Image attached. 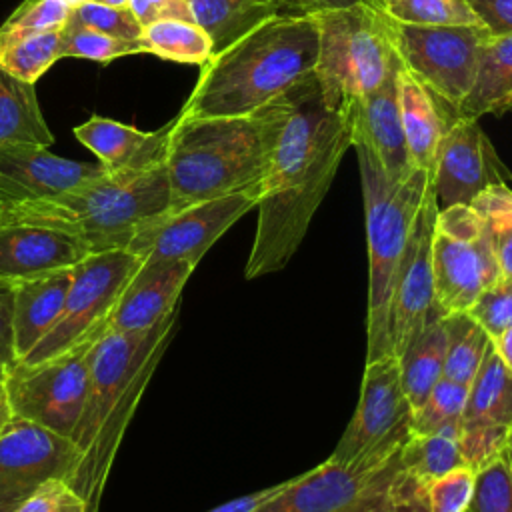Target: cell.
Returning <instances> with one entry per match:
<instances>
[{
    "label": "cell",
    "instance_id": "obj_1",
    "mask_svg": "<svg viewBox=\"0 0 512 512\" xmlns=\"http://www.w3.org/2000/svg\"><path fill=\"white\" fill-rule=\"evenodd\" d=\"M284 98V120L260 180L256 234L244 268L248 280L290 262L352 146L344 116L326 106L314 74Z\"/></svg>",
    "mask_w": 512,
    "mask_h": 512
},
{
    "label": "cell",
    "instance_id": "obj_2",
    "mask_svg": "<svg viewBox=\"0 0 512 512\" xmlns=\"http://www.w3.org/2000/svg\"><path fill=\"white\" fill-rule=\"evenodd\" d=\"M178 310L148 330H106L90 356L86 400L72 434L78 464L68 484L98 512L136 406L176 330Z\"/></svg>",
    "mask_w": 512,
    "mask_h": 512
},
{
    "label": "cell",
    "instance_id": "obj_3",
    "mask_svg": "<svg viewBox=\"0 0 512 512\" xmlns=\"http://www.w3.org/2000/svg\"><path fill=\"white\" fill-rule=\"evenodd\" d=\"M318 24L314 14L286 12L214 52L176 116L252 114L314 74Z\"/></svg>",
    "mask_w": 512,
    "mask_h": 512
},
{
    "label": "cell",
    "instance_id": "obj_4",
    "mask_svg": "<svg viewBox=\"0 0 512 512\" xmlns=\"http://www.w3.org/2000/svg\"><path fill=\"white\" fill-rule=\"evenodd\" d=\"M284 94L244 116H176L166 154L170 208L260 186L284 120Z\"/></svg>",
    "mask_w": 512,
    "mask_h": 512
},
{
    "label": "cell",
    "instance_id": "obj_5",
    "mask_svg": "<svg viewBox=\"0 0 512 512\" xmlns=\"http://www.w3.org/2000/svg\"><path fill=\"white\" fill-rule=\"evenodd\" d=\"M170 208L166 162L146 170H104L58 196L2 210V222L50 226L78 236L90 252L126 250L136 230Z\"/></svg>",
    "mask_w": 512,
    "mask_h": 512
},
{
    "label": "cell",
    "instance_id": "obj_6",
    "mask_svg": "<svg viewBox=\"0 0 512 512\" xmlns=\"http://www.w3.org/2000/svg\"><path fill=\"white\" fill-rule=\"evenodd\" d=\"M358 156L366 240H368V314H366V362L390 354L388 308L396 272L418 222V216L434 194L432 172L412 168L408 174L390 178L360 146Z\"/></svg>",
    "mask_w": 512,
    "mask_h": 512
},
{
    "label": "cell",
    "instance_id": "obj_7",
    "mask_svg": "<svg viewBox=\"0 0 512 512\" xmlns=\"http://www.w3.org/2000/svg\"><path fill=\"white\" fill-rule=\"evenodd\" d=\"M312 14L318 24L314 78L328 108L340 112L400 68L392 22L368 0Z\"/></svg>",
    "mask_w": 512,
    "mask_h": 512
},
{
    "label": "cell",
    "instance_id": "obj_8",
    "mask_svg": "<svg viewBox=\"0 0 512 512\" xmlns=\"http://www.w3.org/2000/svg\"><path fill=\"white\" fill-rule=\"evenodd\" d=\"M256 512H428L426 486L408 476L400 452L350 466L328 456L316 468L282 482Z\"/></svg>",
    "mask_w": 512,
    "mask_h": 512
},
{
    "label": "cell",
    "instance_id": "obj_9",
    "mask_svg": "<svg viewBox=\"0 0 512 512\" xmlns=\"http://www.w3.org/2000/svg\"><path fill=\"white\" fill-rule=\"evenodd\" d=\"M140 264L142 258L130 250L92 252L78 262L72 268L60 318L40 344L18 362L36 364L102 336L124 286Z\"/></svg>",
    "mask_w": 512,
    "mask_h": 512
},
{
    "label": "cell",
    "instance_id": "obj_10",
    "mask_svg": "<svg viewBox=\"0 0 512 512\" xmlns=\"http://www.w3.org/2000/svg\"><path fill=\"white\" fill-rule=\"evenodd\" d=\"M434 306L438 316L468 312L476 298L500 278L482 218L472 206L438 210L432 236Z\"/></svg>",
    "mask_w": 512,
    "mask_h": 512
},
{
    "label": "cell",
    "instance_id": "obj_11",
    "mask_svg": "<svg viewBox=\"0 0 512 512\" xmlns=\"http://www.w3.org/2000/svg\"><path fill=\"white\" fill-rule=\"evenodd\" d=\"M98 340L100 336L36 364L16 362L8 368L4 390L12 416L72 440L86 400L90 356Z\"/></svg>",
    "mask_w": 512,
    "mask_h": 512
},
{
    "label": "cell",
    "instance_id": "obj_12",
    "mask_svg": "<svg viewBox=\"0 0 512 512\" xmlns=\"http://www.w3.org/2000/svg\"><path fill=\"white\" fill-rule=\"evenodd\" d=\"M412 434V406L392 354L366 362L356 410L330 458L350 466L392 458Z\"/></svg>",
    "mask_w": 512,
    "mask_h": 512
},
{
    "label": "cell",
    "instance_id": "obj_13",
    "mask_svg": "<svg viewBox=\"0 0 512 512\" xmlns=\"http://www.w3.org/2000/svg\"><path fill=\"white\" fill-rule=\"evenodd\" d=\"M488 36L490 30L484 24L412 26L392 22L394 50L402 68L454 114L472 88L480 48Z\"/></svg>",
    "mask_w": 512,
    "mask_h": 512
},
{
    "label": "cell",
    "instance_id": "obj_14",
    "mask_svg": "<svg viewBox=\"0 0 512 512\" xmlns=\"http://www.w3.org/2000/svg\"><path fill=\"white\" fill-rule=\"evenodd\" d=\"M260 186L200 200L146 220L128 248L142 260H186L198 266L214 242L256 208Z\"/></svg>",
    "mask_w": 512,
    "mask_h": 512
},
{
    "label": "cell",
    "instance_id": "obj_15",
    "mask_svg": "<svg viewBox=\"0 0 512 512\" xmlns=\"http://www.w3.org/2000/svg\"><path fill=\"white\" fill-rule=\"evenodd\" d=\"M76 464L72 440L12 418L0 434V512H16L52 478L68 482Z\"/></svg>",
    "mask_w": 512,
    "mask_h": 512
},
{
    "label": "cell",
    "instance_id": "obj_16",
    "mask_svg": "<svg viewBox=\"0 0 512 512\" xmlns=\"http://www.w3.org/2000/svg\"><path fill=\"white\" fill-rule=\"evenodd\" d=\"M510 180V170L480 122L454 114L440 140L432 172L438 208L470 206L484 190Z\"/></svg>",
    "mask_w": 512,
    "mask_h": 512
},
{
    "label": "cell",
    "instance_id": "obj_17",
    "mask_svg": "<svg viewBox=\"0 0 512 512\" xmlns=\"http://www.w3.org/2000/svg\"><path fill=\"white\" fill-rule=\"evenodd\" d=\"M438 210L436 194H432L418 216L394 278L388 308V340L390 354L396 358L412 344L430 320L438 318L432 274V236Z\"/></svg>",
    "mask_w": 512,
    "mask_h": 512
},
{
    "label": "cell",
    "instance_id": "obj_18",
    "mask_svg": "<svg viewBox=\"0 0 512 512\" xmlns=\"http://www.w3.org/2000/svg\"><path fill=\"white\" fill-rule=\"evenodd\" d=\"M512 430V374L498 358L494 346L486 354L460 422V448L466 466L476 472L494 460Z\"/></svg>",
    "mask_w": 512,
    "mask_h": 512
},
{
    "label": "cell",
    "instance_id": "obj_19",
    "mask_svg": "<svg viewBox=\"0 0 512 512\" xmlns=\"http://www.w3.org/2000/svg\"><path fill=\"white\" fill-rule=\"evenodd\" d=\"M106 168L100 162H78L38 146L0 150V208H12L58 196Z\"/></svg>",
    "mask_w": 512,
    "mask_h": 512
},
{
    "label": "cell",
    "instance_id": "obj_20",
    "mask_svg": "<svg viewBox=\"0 0 512 512\" xmlns=\"http://www.w3.org/2000/svg\"><path fill=\"white\" fill-rule=\"evenodd\" d=\"M340 114L348 124L352 146H364L390 178L404 176L414 168L400 118L398 70L370 94L346 104Z\"/></svg>",
    "mask_w": 512,
    "mask_h": 512
},
{
    "label": "cell",
    "instance_id": "obj_21",
    "mask_svg": "<svg viewBox=\"0 0 512 512\" xmlns=\"http://www.w3.org/2000/svg\"><path fill=\"white\" fill-rule=\"evenodd\" d=\"M88 254L90 248L70 232L24 222L0 224V280L12 286L74 268Z\"/></svg>",
    "mask_w": 512,
    "mask_h": 512
},
{
    "label": "cell",
    "instance_id": "obj_22",
    "mask_svg": "<svg viewBox=\"0 0 512 512\" xmlns=\"http://www.w3.org/2000/svg\"><path fill=\"white\" fill-rule=\"evenodd\" d=\"M196 264L186 260H142L124 286L106 330H148L178 310L180 294Z\"/></svg>",
    "mask_w": 512,
    "mask_h": 512
},
{
    "label": "cell",
    "instance_id": "obj_23",
    "mask_svg": "<svg viewBox=\"0 0 512 512\" xmlns=\"http://www.w3.org/2000/svg\"><path fill=\"white\" fill-rule=\"evenodd\" d=\"M172 126L174 118L154 132H144L130 124L94 114L74 128V136L106 170H146L166 162Z\"/></svg>",
    "mask_w": 512,
    "mask_h": 512
},
{
    "label": "cell",
    "instance_id": "obj_24",
    "mask_svg": "<svg viewBox=\"0 0 512 512\" xmlns=\"http://www.w3.org/2000/svg\"><path fill=\"white\" fill-rule=\"evenodd\" d=\"M72 282V268L56 270L14 284L12 338L16 358L30 354L62 314Z\"/></svg>",
    "mask_w": 512,
    "mask_h": 512
},
{
    "label": "cell",
    "instance_id": "obj_25",
    "mask_svg": "<svg viewBox=\"0 0 512 512\" xmlns=\"http://www.w3.org/2000/svg\"><path fill=\"white\" fill-rule=\"evenodd\" d=\"M398 104L412 166L434 172L438 146L454 110L404 70L402 64L398 68Z\"/></svg>",
    "mask_w": 512,
    "mask_h": 512
},
{
    "label": "cell",
    "instance_id": "obj_26",
    "mask_svg": "<svg viewBox=\"0 0 512 512\" xmlns=\"http://www.w3.org/2000/svg\"><path fill=\"white\" fill-rule=\"evenodd\" d=\"M512 106V32L490 34L480 48L478 68L470 92L456 116H500Z\"/></svg>",
    "mask_w": 512,
    "mask_h": 512
},
{
    "label": "cell",
    "instance_id": "obj_27",
    "mask_svg": "<svg viewBox=\"0 0 512 512\" xmlns=\"http://www.w3.org/2000/svg\"><path fill=\"white\" fill-rule=\"evenodd\" d=\"M194 22L210 36L214 52L260 26L262 22L292 12L286 0H186ZM212 52V54H214Z\"/></svg>",
    "mask_w": 512,
    "mask_h": 512
},
{
    "label": "cell",
    "instance_id": "obj_28",
    "mask_svg": "<svg viewBox=\"0 0 512 512\" xmlns=\"http://www.w3.org/2000/svg\"><path fill=\"white\" fill-rule=\"evenodd\" d=\"M54 136L44 120L32 82L0 68V150L10 146L50 148Z\"/></svg>",
    "mask_w": 512,
    "mask_h": 512
},
{
    "label": "cell",
    "instance_id": "obj_29",
    "mask_svg": "<svg viewBox=\"0 0 512 512\" xmlns=\"http://www.w3.org/2000/svg\"><path fill=\"white\" fill-rule=\"evenodd\" d=\"M446 360V328L444 318L438 316L412 340V344L398 356L400 382L412 406V412L426 400L432 388L444 378Z\"/></svg>",
    "mask_w": 512,
    "mask_h": 512
},
{
    "label": "cell",
    "instance_id": "obj_30",
    "mask_svg": "<svg viewBox=\"0 0 512 512\" xmlns=\"http://www.w3.org/2000/svg\"><path fill=\"white\" fill-rule=\"evenodd\" d=\"M144 54L178 64L202 66L214 52L210 36L188 20H160L142 28L138 38Z\"/></svg>",
    "mask_w": 512,
    "mask_h": 512
},
{
    "label": "cell",
    "instance_id": "obj_31",
    "mask_svg": "<svg viewBox=\"0 0 512 512\" xmlns=\"http://www.w3.org/2000/svg\"><path fill=\"white\" fill-rule=\"evenodd\" d=\"M444 328H446L444 378L470 386L486 354L492 348V338L466 312L444 316Z\"/></svg>",
    "mask_w": 512,
    "mask_h": 512
},
{
    "label": "cell",
    "instance_id": "obj_32",
    "mask_svg": "<svg viewBox=\"0 0 512 512\" xmlns=\"http://www.w3.org/2000/svg\"><path fill=\"white\" fill-rule=\"evenodd\" d=\"M400 462L408 476L426 486L434 478L466 464L460 448V430L410 434L400 448Z\"/></svg>",
    "mask_w": 512,
    "mask_h": 512
},
{
    "label": "cell",
    "instance_id": "obj_33",
    "mask_svg": "<svg viewBox=\"0 0 512 512\" xmlns=\"http://www.w3.org/2000/svg\"><path fill=\"white\" fill-rule=\"evenodd\" d=\"M388 20L412 26L482 24L466 0H368Z\"/></svg>",
    "mask_w": 512,
    "mask_h": 512
},
{
    "label": "cell",
    "instance_id": "obj_34",
    "mask_svg": "<svg viewBox=\"0 0 512 512\" xmlns=\"http://www.w3.org/2000/svg\"><path fill=\"white\" fill-rule=\"evenodd\" d=\"M470 206L484 222L500 276H512V188L492 186Z\"/></svg>",
    "mask_w": 512,
    "mask_h": 512
},
{
    "label": "cell",
    "instance_id": "obj_35",
    "mask_svg": "<svg viewBox=\"0 0 512 512\" xmlns=\"http://www.w3.org/2000/svg\"><path fill=\"white\" fill-rule=\"evenodd\" d=\"M62 30L40 32L22 38L0 52V68L8 74L36 84L62 56H60Z\"/></svg>",
    "mask_w": 512,
    "mask_h": 512
},
{
    "label": "cell",
    "instance_id": "obj_36",
    "mask_svg": "<svg viewBox=\"0 0 512 512\" xmlns=\"http://www.w3.org/2000/svg\"><path fill=\"white\" fill-rule=\"evenodd\" d=\"M466 398L468 386L442 378L426 400L412 412V434L460 430Z\"/></svg>",
    "mask_w": 512,
    "mask_h": 512
},
{
    "label": "cell",
    "instance_id": "obj_37",
    "mask_svg": "<svg viewBox=\"0 0 512 512\" xmlns=\"http://www.w3.org/2000/svg\"><path fill=\"white\" fill-rule=\"evenodd\" d=\"M72 8L62 0H24L0 26V52L14 42L50 30H62Z\"/></svg>",
    "mask_w": 512,
    "mask_h": 512
},
{
    "label": "cell",
    "instance_id": "obj_38",
    "mask_svg": "<svg viewBox=\"0 0 512 512\" xmlns=\"http://www.w3.org/2000/svg\"><path fill=\"white\" fill-rule=\"evenodd\" d=\"M142 54V46L138 40H122L116 36H108L90 28L66 24L62 28L60 56L84 58L94 62H112L122 56Z\"/></svg>",
    "mask_w": 512,
    "mask_h": 512
},
{
    "label": "cell",
    "instance_id": "obj_39",
    "mask_svg": "<svg viewBox=\"0 0 512 512\" xmlns=\"http://www.w3.org/2000/svg\"><path fill=\"white\" fill-rule=\"evenodd\" d=\"M466 512H512V468L504 452L476 472V488Z\"/></svg>",
    "mask_w": 512,
    "mask_h": 512
},
{
    "label": "cell",
    "instance_id": "obj_40",
    "mask_svg": "<svg viewBox=\"0 0 512 512\" xmlns=\"http://www.w3.org/2000/svg\"><path fill=\"white\" fill-rule=\"evenodd\" d=\"M476 488V470L462 464L426 484L428 512H466Z\"/></svg>",
    "mask_w": 512,
    "mask_h": 512
},
{
    "label": "cell",
    "instance_id": "obj_41",
    "mask_svg": "<svg viewBox=\"0 0 512 512\" xmlns=\"http://www.w3.org/2000/svg\"><path fill=\"white\" fill-rule=\"evenodd\" d=\"M68 24L90 28L122 40H138L142 26L130 12V8L106 6L100 2H86L72 10Z\"/></svg>",
    "mask_w": 512,
    "mask_h": 512
},
{
    "label": "cell",
    "instance_id": "obj_42",
    "mask_svg": "<svg viewBox=\"0 0 512 512\" xmlns=\"http://www.w3.org/2000/svg\"><path fill=\"white\" fill-rule=\"evenodd\" d=\"M494 340L512 326V276L492 282L466 312Z\"/></svg>",
    "mask_w": 512,
    "mask_h": 512
},
{
    "label": "cell",
    "instance_id": "obj_43",
    "mask_svg": "<svg viewBox=\"0 0 512 512\" xmlns=\"http://www.w3.org/2000/svg\"><path fill=\"white\" fill-rule=\"evenodd\" d=\"M16 512H90L86 500L64 480L44 482Z\"/></svg>",
    "mask_w": 512,
    "mask_h": 512
},
{
    "label": "cell",
    "instance_id": "obj_44",
    "mask_svg": "<svg viewBox=\"0 0 512 512\" xmlns=\"http://www.w3.org/2000/svg\"><path fill=\"white\" fill-rule=\"evenodd\" d=\"M128 8L142 28L160 20L194 22L192 10L186 0H130Z\"/></svg>",
    "mask_w": 512,
    "mask_h": 512
},
{
    "label": "cell",
    "instance_id": "obj_45",
    "mask_svg": "<svg viewBox=\"0 0 512 512\" xmlns=\"http://www.w3.org/2000/svg\"><path fill=\"white\" fill-rule=\"evenodd\" d=\"M490 34L512 32V0H466Z\"/></svg>",
    "mask_w": 512,
    "mask_h": 512
},
{
    "label": "cell",
    "instance_id": "obj_46",
    "mask_svg": "<svg viewBox=\"0 0 512 512\" xmlns=\"http://www.w3.org/2000/svg\"><path fill=\"white\" fill-rule=\"evenodd\" d=\"M12 298L14 286L0 280V364L8 368L18 362L12 338Z\"/></svg>",
    "mask_w": 512,
    "mask_h": 512
},
{
    "label": "cell",
    "instance_id": "obj_47",
    "mask_svg": "<svg viewBox=\"0 0 512 512\" xmlns=\"http://www.w3.org/2000/svg\"><path fill=\"white\" fill-rule=\"evenodd\" d=\"M282 488V482L276 484V486H270V488H262V490H256V492H250V494H244V496H238L234 500H228L216 508H210L208 512H256L264 502H268L278 490Z\"/></svg>",
    "mask_w": 512,
    "mask_h": 512
},
{
    "label": "cell",
    "instance_id": "obj_48",
    "mask_svg": "<svg viewBox=\"0 0 512 512\" xmlns=\"http://www.w3.org/2000/svg\"><path fill=\"white\" fill-rule=\"evenodd\" d=\"M354 2H362V0H286L292 12H302V14H312L326 8H340Z\"/></svg>",
    "mask_w": 512,
    "mask_h": 512
},
{
    "label": "cell",
    "instance_id": "obj_49",
    "mask_svg": "<svg viewBox=\"0 0 512 512\" xmlns=\"http://www.w3.org/2000/svg\"><path fill=\"white\" fill-rule=\"evenodd\" d=\"M492 346L498 354V358L502 360V364L510 370L512 374V326L508 330H504L500 336H496L492 340Z\"/></svg>",
    "mask_w": 512,
    "mask_h": 512
},
{
    "label": "cell",
    "instance_id": "obj_50",
    "mask_svg": "<svg viewBox=\"0 0 512 512\" xmlns=\"http://www.w3.org/2000/svg\"><path fill=\"white\" fill-rule=\"evenodd\" d=\"M12 410H10V404H8V396H6V390H4V384L0 386V434L6 430V426L10 424L12 420Z\"/></svg>",
    "mask_w": 512,
    "mask_h": 512
},
{
    "label": "cell",
    "instance_id": "obj_51",
    "mask_svg": "<svg viewBox=\"0 0 512 512\" xmlns=\"http://www.w3.org/2000/svg\"><path fill=\"white\" fill-rule=\"evenodd\" d=\"M92 2H100L106 6H116V8H128L130 0H92Z\"/></svg>",
    "mask_w": 512,
    "mask_h": 512
},
{
    "label": "cell",
    "instance_id": "obj_52",
    "mask_svg": "<svg viewBox=\"0 0 512 512\" xmlns=\"http://www.w3.org/2000/svg\"><path fill=\"white\" fill-rule=\"evenodd\" d=\"M502 452L506 454L508 464H510V468H512V430H510V434H508V438H506V444H504V450H502Z\"/></svg>",
    "mask_w": 512,
    "mask_h": 512
},
{
    "label": "cell",
    "instance_id": "obj_53",
    "mask_svg": "<svg viewBox=\"0 0 512 512\" xmlns=\"http://www.w3.org/2000/svg\"><path fill=\"white\" fill-rule=\"evenodd\" d=\"M62 2L74 10V8H78V6L86 4V2H92V0H62Z\"/></svg>",
    "mask_w": 512,
    "mask_h": 512
},
{
    "label": "cell",
    "instance_id": "obj_54",
    "mask_svg": "<svg viewBox=\"0 0 512 512\" xmlns=\"http://www.w3.org/2000/svg\"><path fill=\"white\" fill-rule=\"evenodd\" d=\"M6 376H8V366H4V364H0V386L4 384V380H6Z\"/></svg>",
    "mask_w": 512,
    "mask_h": 512
}]
</instances>
